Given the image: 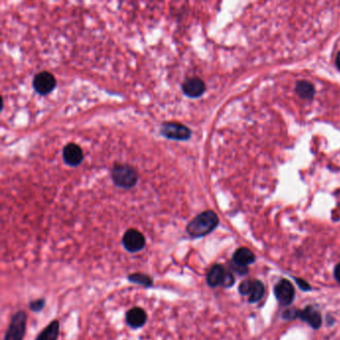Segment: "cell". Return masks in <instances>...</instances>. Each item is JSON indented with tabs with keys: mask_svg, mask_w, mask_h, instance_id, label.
<instances>
[{
	"mask_svg": "<svg viewBox=\"0 0 340 340\" xmlns=\"http://www.w3.org/2000/svg\"><path fill=\"white\" fill-rule=\"evenodd\" d=\"M219 217L213 211H206L198 215L187 226V232L190 236L197 238L211 233L219 226Z\"/></svg>",
	"mask_w": 340,
	"mask_h": 340,
	"instance_id": "obj_1",
	"label": "cell"
},
{
	"mask_svg": "<svg viewBox=\"0 0 340 340\" xmlns=\"http://www.w3.org/2000/svg\"><path fill=\"white\" fill-rule=\"evenodd\" d=\"M138 173L130 165L117 164L112 169L114 184L122 189H132L138 183Z\"/></svg>",
	"mask_w": 340,
	"mask_h": 340,
	"instance_id": "obj_2",
	"label": "cell"
},
{
	"mask_svg": "<svg viewBox=\"0 0 340 340\" xmlns=\"http://www.w3.org/2000/svg\"><path fill=\"white\" fill-rule=\"evenodd\" d=\"M162 136L174 141H188L192 137V131L185 125L177 122H165L160 130Z\"/></svg>",
	"mask_w": 340,
	"mask_h": 340,
	"instance_id": "obj_3",
	"label": "cell"
},
{
	"mask_svg": "<svg viewBox=\"0 0 340 340\" xmlns=\"http://www.w3.org/2000/svg\"><path fill=\"white\" fill-rule=\"evenodd\" d=\"M27 324V314L20 310L14 314L8 326L4 340H23Z\"/></svg>",
	"mask_w": 340,
	"mask_h": 340,
	"instance_id": "obj_4",
	"label": "cell"
},
{
	"mask_svg": "<svg viewBox=\"0 0 340 340\" xmlns=\"http://www.w3.org/2000/svg\"><path fill=\"white\" fill-rule=\"evenodd\" d=\"M33 89L41 96L48 95L56 87V79L53 74L47 71H43L35 75L32 82Z\"/></svg>",
	"mask_w": 340,
	"mask_h": 340,
	"instance_id": "obj_5",
	"label": "cell"
},
{
	"mask_svg": "<svg viewBox=\"0 0 340 340\" xmlns=\"http://www.w3.org/2000/svg\"><path fill=\"white\" fill-rule=\"evenodd\" d=\"M122 242L125 249L129 252H138L146 245L144 234L135 228H130L124 233Z\"/></svg>",
	"mask_w": 340,
	"mask_h": 340,
	"instance_id": "obj_6",
	"label": "cell"
},
{
	"mask_svg": "<svg viewBox=\"0 0 340 340\" xmlns=\"http://www.w3.org/2000/svg\"><path fill=\"white\" fill-rule=\"evenodd\" d=\"M182 91L189 98H199L206 92V84L200 78H188L182 84Z\"/></svg>",
	"mask_w": 340,
	"mask_h": 340,
	"instance_id": "obj_7",
	"label": "cell"
},
{
	"mask_svg": "<svg viewBox=\"0 0 340 340\" xmlns=\"http://www.w3.org/2000/svg\"><path fill=\"white\" fill-rule=\"evenodd\" d=\"M84 159V154L80 146L75 143L67 144L63 149V160L69 167L79 166Z\"/></svg>",
	"mask_w": 340,
	"mask_h": 340,
	"instance_id": "obj_8",
	"label": "cell"
},
{
	"mask_svg": "<svg viewBox=\"0 0 340 340\" xmlns=\"http://www.w3.org/2000/svg\"><path fill=\"white\" fill-rule=\"evenodd\" d=\"M275 295L282 305L287 306L293 301L294 287L289 281L282 280L275 286Z\"/></svg>",
	"mask_w": 340,
	"mask_h": 340,
	"instance_id": "obj_9",
	"label": "cell"
},
{
	"mask_svg": "<svg viewBox=\"0 0 340 340\" xmlns=\"http://www.w3.org/2000/svg\"><path fill=\"white\" fill-rule=\"evenodd\" d=\"M298 317L314 329H318L322 324V318L319 311L312 306H306L304 309L299 310Z\"/></svg>",
	"mask_w": 340,
	"mask_h": 340,
	"instance_id": "obj_10",
	"label": "cell"
},
{
	"mask_svg": "<svg viewBox=\"0 0 340 340\" xmlns=\"http://www.w3.org/2000/svg\"><path fill=\"white\" fill-rule=\"evenodd\" d=\"M256 261L254 253L247 247L237 248L232 256V265L240 268H246Z\"/></svg>",
	"mask_w": 340,
	"mask_h": 340,
	"instance_id": "obj_11",
	"label": "cell"
},
{
	"mask_svg": "<svg viewBox=\"0 0 340 340\" xmlns=\"http://www.w3.org/2000/svg\"><path fill=\"white\" fill-rule=\"evenodd\" d=\"M126 320L129 326L132 328H140L142 327L147 321V313L144 309L140 307H135L130 309L127 312Z\"/></svg>",
	"mask_w": 340,
	"mask_h": 340,
	"instance_id": "obj_12",
	"label": "cell"
},
{
	"mask_svg": "<svg viewBox=\"0 0 340 340\" xmlns=\"http://www.w3.org/2000/svg\"><path fill=\"white\" fill-rule=\"evenodd\" d=\"M227 271L225 270V268L221 265H216L214 266L208 276H207V283L211 286V287H216L219 285H222L225 276H226Z\"/></svg>",
	"mask_w": 340,
	"mask_h": 340,
	"instance_id": "obj_13",
	"label": "cell"
},
{
	"mask_svg": "<svg viewBox=\"0 0 340 340\" xmlns=\"http://www.w3.org/2000/svg\"><path fill=\"white\" fill-rule=\"evenodd\" d=\"M60 332V324L58 320H53L35 340H57Z\"/></svg>",
	"mask_w": 340,
	"mask_h": 340,
	"instance_id": "obj_14",
	"label": "cell"
},
{
	"mask_svg": "<svg viewBox=\"0 0 340 340\" xmlns=\"http://www.w3.org/2000/svg\"><path fill=\"white\" fill-rule=\"evenodd\" d=\"M296 93L303 99H310L314 95V87L307 81H299L295 86Z\"/></svg>",
	"mask_w": 340,
	"mask_h": 340,
	"instance_id": "obj_15",
	"label": "cell"
},
{
	"mask_svg": "<svg viewBox=\"0 0 340 340\" xmlns=\"http://www.w3.org/2000/svg\"><path fill=\"white\" fill-rule=\"evenodd\" d=\"M265 291H266V288L262 282L253 281L251 291L249 293V302L254 303V302L260 301L264 297Z\"/></svg>",
	"mask_w": 340,
	"mask_h": 340,
	"instance_id": "obj_16",
	"label": "cell"
},
{
	"mask_svg": "<svg viewBox=\"0 0 340 340\" xmlns=\"http://www.w3.org/2000/svg\"><path fill=\"white\" fill-rule=\"evenodd\" d=\"M128 280H129V282H131L133 284H140V285H143L145 287L153 286V279L150 278L147 275H144V274H140V273L132 274V275L129 276Z\"/></svg>",
	"mask_w": 340,
	"mask_h": 340,
	"instance_id": "obj_17",
	"label": "cell"
},
{
	"mask_svg": "<svg viewBox=\"0 0 340 340\" xmlns=\"http://www.w3.org/2000/svg\"><path fill=\"white\" fill-rule=\"evenodd\" d=\"M46 304V301L44 298H39V299H36V300H33L29 303V307L32 311L34 312H39L40 310H42L44 308Z\"/></svg>",
	"mask_w": 340,
	"mask_h": 340,
	"instance_id": "obj_18",
	"label": "cell"
},
{
	"mask_svg": "<svg viewBox=\"0 0 340 340\" xmlns=\"http://www.w3.org/2000/svg\"><path fill=\"white\" fill-rule=\"evenodd\" d=\"M252 287V282L250 281H243L238 286V291L242 295H247L250 293Z\"/></svg>",
	"mask_w": 340,
	"mask_h": 340,
	"instance_id": "obj_19",
	"label": "cell"
},
{
	"mask_svg": "<svg viewBox=\"0 0 340 340\" xmlns=\"http://www.w3.org/2000/svg\"><path fill=\"white\" fill-rule=\"evenodd\" d=\"M298 313H299V310H296V309H287L286 311H284L283 313V317L287 319V320H291V319H294L296 317H298Z\"/></svg>",
	"mask_w": 340,
	"mask_h": 340,
	"instance_id": "obj_20",
	"label": "cell"
},
{
	"mask_svg": "<svg viewBox=\"0 0 340 340\" xmlns=\"http://www.w3.org/2000/svg\"><path fill=\"white\" fill-rule=\"evenodd\" d=\"M233 284H234V277H233V275L231 273H229V272H227L222 285L224 287H230V286L233 285Z\"/></svg>",
	"mask_w": 340,
	"mask_h": 340,
	"instance_id": "obj_21",
	"label": "cell"
},
{
	"mask_svg": "<svg viewBox=\"0 0 340 340\" xmlns=\"http://www.w3.org/2000/svg\"><path fill=\"white\" fill-rule=\"evenodd\" d=\"M295 282H296L297 285L299 286V288L303 291H309L311 289V286L309 285V284L306 283L305 281L301 280V279H295Z\"/></svg>",
	"mask_w": 340,
	"mask_h": 340,
	"instance_id": "obj_22",
	"label": "cell"
},
{
	"mask_svg": "<svg viewBox=\"0 0 340 340\" xmlns=\"http://www.w3.org/2000/svg\"><path fill=\"white\" fill-rule=\"evenodd\" d=\"M334 278L340 284V263L334 269Z\"/></svg>",
	"mask_w": 340,
	"mask_h": 340,
	"instance_id": "obj_23",
	"label": "cell"
},
{
	"mask_svg": "<svg viewBox=\"0 0 340 340\" xmlns=\"http://www.w3.org/2000/svg\"><path fill=\"white\" fill-rule=\"evenodd\" d=\"M335 62H336V66H337V68L339 69L340 70V52L337 54V56H336V60H335Z\"/></svg>",
	"mask_w": 340,
	"mask_h": 340,
	"instance_id": "obj_24",
	"label": "cell"
}]
</instances>
